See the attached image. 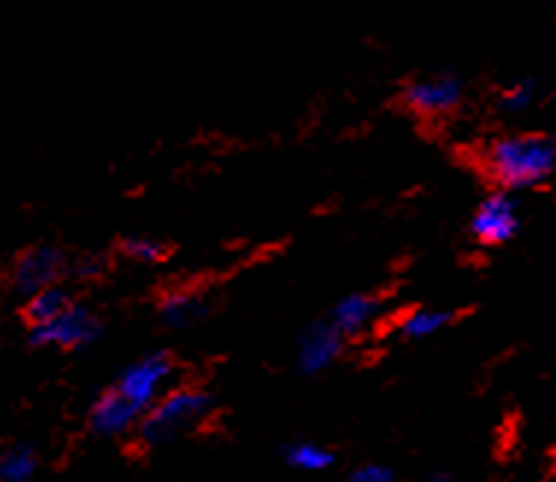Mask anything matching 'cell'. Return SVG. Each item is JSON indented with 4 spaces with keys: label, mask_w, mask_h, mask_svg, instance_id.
Returning a JSON list of instances; mask_svg holds the SVG:
<instances>
[{
    "label": "cell",
    "mask_w": 556,
    "mask_h": 482,
    "mask_svg": "<svg viewBox=\"0 0 556 482\" xmlns=\"http://www.w3.org/2000/svg\"><path fill=\"white\" fill-rule=\"evenodd\" d=\"M203 309H206V306H203V297L194 292H168L160 303L162 321L168 324V327H177V330L198 321L203 315Z\"/></svg>",
    "instance_id": "obj_12"
},
{
    "label": "cell",
    "mask_w": 556,
    "mask_h": 482,
    "mask_svg": "<svg viewBox=\"0 0 556 482\" xmlns=\"http://www.w3.org/2000/svg\"><path fill=\"white\" fill-rule=\"evenodd\" d=\"M98 268H101V265H98L94 259H83V262H77V268H74V271L80 274V277H94V274H98Z\"/></svg>",
    "instance_id": "obj_19"
},
{
    "label": "cell",
    "mask_w": 556,
    "mask_h": 482,
    "mask_svg": "<svg viewBox=\"0 0 556 482\" xmlns=\"http://www.w3.org/2000/svg\"><path fill=\"white\" fill-rule=\"evenodd\" d=\"M39 456L30 444H10L0 456V482H33Z\"/></svg>",
    "instance_id": "obj_13"
},
{
    "label": "cell",
    "mask_w": 556,
    "mask_h": 482,
    "mask_svg": "<svg viewBox=\"0 0 556 482\" xmlns=\"http://www.w3.org/2000/svg\"><path fill=\"white\" fill-rule=\"evenodd\" d=\"M533 98H536V86H533L530 80H521V83H516L513 89L506 91L504 106H506V110H513V112L527 110V106L533 103Z\"/></svg>",
    "instance_id": "obj_17"
},
{
    "label": "cell",
    "mask_w": 556,
    "mask_h": 482,
    "mask_svg": "<svg viewBox=\"0 0 556 482\" xmlns=\"http://www.w3.org/2000/svg\"><path fill=\"white\" fill-rule=\"evenodd\" d=\"M427 482H454V477H447V473H433Z\"/></svg>",
    "instance_id": "obj_20"
},
{
    "label": "cell",
    "mask_w": 556,
    "mask_h": 482,
    "mask_svg": "<svg viewBox=\"0 0 556 482\" xmlns=\"http://www.w3.org/2000/svg\"><path fill=\"white\" fill-rule=\"evenodd\" d=\"M65 271V256L53 248H30L12 265V289L18 294L33 297L41 289L56 286Z\"/></svg>",
    "instance_id": "obj_5"
},
{
    "label": "cell",
    "mask_w": 556,
    "mask_h": 482,
    "mask_svg": "<svg viewBox=\"0 0 556 482\" xmlns=\"http://www.w3.org/2000/svg\"><path fill=\"white\" fill-rule=\"evenodd\" d=\"M344 332L333 321L313 324L298 344V365L304 373H321L342 356Z\"/></svg>",
    "instance_id": "obj_8"
},
{
    "label": "cell",
    "mask_w": 556,
    "mask_h": 482,
    "mask_svg": "<svg viewBox=\"0 0 556 482\" xmlns=\"http://www.w3.org/2000/svg\"><path fill=\"white\" fill-rule=\"evenodd\" d=\"M213 409V397L194 389V385H177L172 392H165L160 401L153 403L151 413L144 415L139 430V444L142 447H162V444L180 439L182 432L194 430L198 423Z\"/></svg>",
    "instance_id": "obj_2"
},
{
    "label": "cell",
    "mask_w": 556,
    "mask_h": 482,
    "mask_svg": "<svg viewBox=\"0 0 556 482\" xmlns=\"http://www.w3.org/2000/svg\"><path fill=\"white\" fill-rule=\"evenodd\" d=\"M101 332V321L98 315L80 303H72L68 309L62 312L60 318L41 324V327H30V344L33 347H60V351H77L86 347L98 339Z\"/></svg>",
    "instance_id": "obj_4"
},
{
    "label": "cell",
    "mask_w": 556,
    "mask_h": 482,
    "mask_svg": "<svg viewBox=\"0 0 556 482\" xmlns=\"http://www.w3.org/2000/svg\"><path fill=\"white\" fill-rule=\"evenodd\" d=\"M518 227V210L506 191H492L471 218V232L483 244H504Z\"/></svg>",
    "instance_id": "obj_6"
},
{
    "label": "cell",
    "mask_w": 556,
    "mask_h": 482,
    "mask_svg": "<svg viewBox=\"0 0 556 482\" xmlns=\"http://www.w3.org/2000/svg\"><path fill=\"white\" fill-rule=\"evenodd\" d=\"M283 459L292 465V468H298V471H306V473L327 471V468L336 462L333 451H327V447H321L318 442L289 444L283 453Z\"/></svg>",
    "instance_id": "obj_14"
},
{
    "label": "cell",
    "mask_w": 556,
    "mask_h": 482,
    "mask_svg": "<svg viewBox=\"0 0 556 482\" xmlns=\"http://www.w3.org/2000/svg\"><path fill=\"white\" fill-rule=\"evenodd\" d=\"M168 377H172V356L168 353H148L139 362H132L130 368H124L112 389L122 394L130 406H136L139 413L148 415L153 403L162 397V385Z\"/></svg>",
    "instance_id": "obj_3"
},
{
    "label": "cell",
    "mask_w": 556,
    "mask_h": 482,
    "mask_svg": "<svg viewBox=\"0 0 556 482\" xmlns=\"http://www.w3.org/2000/svg\"><path fill=\"white\" fill-rule=\"evenodd\" d=\"M463 94V83L447 71H439L433 77H421L406 86L404 101L421 115H442V112L454 110Z\"/></svg>",
    "instance_id": "obj_7"
},
{
    "label": "cell",
    "mask_w": 556,
    "mask_h": 482,
    "mask_svg": "<svg viewBox=\"0 0 556 482\" xmlns=\"http://www.w3.org/2000/svg\"><path fill=\"white\" fill-rule=\"evenodd\" d=\"M447 321H451V312L413 309L401 321V335H406V339H427V335H435V332L442 330Z\"/></svg>",
    "instance_id": "obj_15"
},
{
    "label": "cell",
    "mask_w": 556,
    "mask_h": 482,
    "mask_svg": "<svg viewBox=\"0 0 556 482\" xmlns=\"http://www.w3.org/2000/svg\"><path fill=\"white\" fill-rule=\"evenodd\" d=\"M348 482H395V471L389 468V465H380V462H368V465H359Z\"/></svg>",
    "instance_id": "obj_18"
},
{
    "label": "cell",
    "mask_w": 556,
    "mask_h": 482,
    "mask_svg": "<svg viewBox=\"0 0 556 482\" xmlns=\"http://www.w3.org/2000/svg\"><path fill=\"white\" fill-rule=\"evenodd\" d=\"M377 315V301L371 294H348L333 306V318L330 321L344 332V335H356L363 332L368 324L375 321Z\"/></svg>",
    "instance_id": "obj_10"
},
{
    "label": "cell",
    "mask_w": 556,
    "mask_h": 482,
    "mask_svg": "<svg viewBox=\"0 0 556 482\" xmlns=\"http://www.w3.org/2000/svg\"><path fill=\"white\" fill-rule=\"evenodd\" d=\"M489 172L506 189L536 186L556 168V148L542 136H506L489 148Z\"/></svg>",
    "instance_id": "obj_1"
},
{
    "label": "cell",
    "mask_w": 556,
    "mask_h": 482,
    "mask_svg": "<svg viewBox=\"0 0 556 482\" xmlns=\"http://www.w3.org/2000/svg\"><path fill=\"white\" fill-rule=\"evenodd\" d=\"M142 418L144 415L139 413L136 406H130V403L124 401L122 394L110 385L98 401L91 403L89 427L98 432V435L112 439V435H124V432L136 430V427L142 423Z\"/></svg>",
    "instance_id": "obj_9"
},
{
    "label": "cell",
    "mask_w": 556,
    "mask_h": 482,
    "mask_svg": "<svg viewBox=\"0 0 556 482\" xmlns=\"http://www.w3.org/2000/svg\"><path fill=\"white\" fill-rule=\"evenodd\" d=\"M72 294L65 292L62 286H51V289H41L33 297H27V306H24V318L30 327H41V324L60 318L62 312L72 306Z\"/></svg>",
    "instance_id": "obj_11"
},
{
    "label": "cell",
    "mask_w": 556,
    "mask_h": 482,
    "mask_svg": "<svg viewBox=\"0 0 556 482\" xmlns=\"http://www.w3.org/2000/svg\"><path fill=\"white\" fill-rule=\"evenodd\" d=\"M122 253L136 262H160L165 248H162V241L151 239V236H127L122 241Z\"/></svg>",
    "instance_id": "obj_16"
}]
</instances>
